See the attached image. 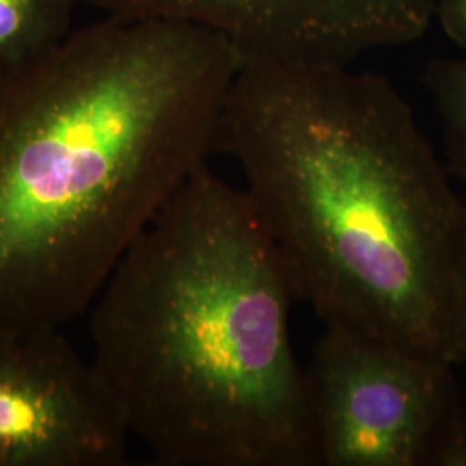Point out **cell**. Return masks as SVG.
Wrapping results in <instances>:
<instances>
[{
  "mask_svg": "<svg viewBox=\"0 0 466 466\" xmlns=\"http://www.w3.org/2000/svg\"><path fill=\"white\" fill-rule=\"evenodd\" d=\"M232 42L106 16L0 73V332L63 330L218 154Z\"/></svg>",
  "mask_w": 466,
  "mask_h": 466,
  "instance_id": "1",
  "label": "cell"
},
{
  "mask_svg": "<svg viewBox=\"0 0 466 466\" xmlns=\"http://www.w3.org/2000/svg\"><path fill=\"white\" fill-rule=\"evenodd\" d=\"M218 154L242 167L296 300L323 325L448 361L466 200L387 76L244 63Z\"/></svg>",
  "mask_w": 466,
  "mask_h": 466,
  "instance_id": "2",
  "label": "cell"
},
{
  "mask_svg": "<svg viewBox=\"0 0 466 466\" xmlns=\"http://www.w3.org/2000/svg\"><path fill=\"white\" fill-rule=\"evenodd\" d=\"M296 300L246 188L196 171L90 313L92 365L161 466H318Z\"/></svg>",
  "mask_w": 466,
  "mask_h": 466,
  "instance_id": "3",
  "label": "cell"
},
{
  "mask_svg": "<svg viewBox=\"0 0 466 466\" xmlns=\"http://www.w3.org/2000/svg\"><path fill=\"white\" fill-rule=\"evenodd\" d=\"M452 365L325 325L306 370L318 466H423L460 392Z\"/></svg>",
  "mask_w": 466,
  "mask_h": 466,
  "instance_id": "4",
  "label": "cell"
},
{
  "mask_svg": "<svg viewBox=\"0 0 466 466\" xmlns=\"http://www.w3.org/2000/svg\"><path fill=\"white\" fill-rule=\"evenodd\" d=\"M130 437L63 330L0 332V466H119Z\"/></svg>",
  "mask_w": 466,
  "mask_h": 466,
  "instance_id": "5",
  "label": "cell"
},
{
  "mask_svg": "<svg viewBox=\"0 0 466 466\" xmlns=\"http://www.w3.org/2000/svg\"><path fill=\"white\" fill-rule=\"evenodd\" d=\"M80 0H0V73L25 66L73 32Z\"/></svg>",
  "mask_w": 466,
  "mask_h": 466,
  "instance_id": "6",
  "label": "cell"
},
{
  "mask_svg": "<svg viewBox=\"0 0 466 466\" xmlns=\"http://www.w3.org/2000/svg\"><path fill=\"white\" fill-rule=\"evenodd\" d=\"M442 127L444 163L466 192V57L432 59L423 71Z\"/></svg>",
  "mask_w": 466,
  "mask_h": 466,
  "instance_id": "7",
  "label": "cell"
},
{
  "mask_svg": "<svg viewBox=\"0 0 466 466\" xmlns=\"http://www.w3.org/2000/svg\"><path fill=\"white\" fill-rule=\"evenodd\" d=\"M423 466H466V406L460 392L433 431Z\"/></svg>",
  "mask_w": 466,
  "mask_h": 466,
  "instance_id": "8",
  "label": "cell"
},
{
  "mask_svg": "<svg viewBox=\"0 0 466 466\" xmlns=\"http://www.w3.org/2000/svg\"><path fill=\"white\" fill-rule=\"evenodd\" d=\"M435 17L451 42L466 50V0H435Z\"/></svg>",
  "mask_w": 466,
  "mask_h": 466,
  "instance_id": "9",
  "label": "cell"
},
{
  "mask_svg": "<svg viewBox=\"0 0 466 466\" xmlns=\"http://www.w3.org/2000/svg\"><path fill=\"white\" fill-rule=\"evenodd\" d=\"M448 361L452 367L466 365V273L465 280L461 285L460 300H458L454 327H452V333H451Z\"/></svg>",
  "mask_w": 466,
  "mask_h": 466,
  "instance_id": "10",
  "label": "cell"
}]
</instances>
